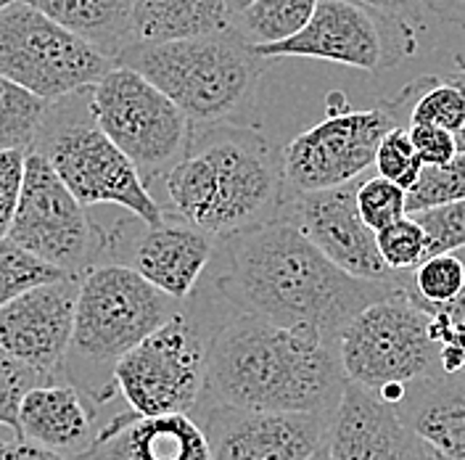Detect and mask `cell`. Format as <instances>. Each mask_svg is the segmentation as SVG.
Returning a JSON list of instances; mask_svg holds the SVG:
<instances>
[{"label":"cell","mask_w":465,"mask_h":460,"mask_svg":"<svg viewBox=\"0 0 465 460\" xmlns=\"http://www.w3.org/2000/svg\"><path fill=\"white\" fill-rule=\"evenodd\" d=\"M209 286L231 313L312 328L339 339L351 317L386 299L400 286L360 281L336 267L286 220H272L217 241Z\"/></svg>","instance_id":"obj_1"},{"label":"cell","mask_w":465,"mask_h":460,"mask_svg":"<svg viewBox=\"0 0 465 460\" xmlns=\"http://www.w3.org/2000/svg\"><path fill=\"white\" fill-rule=\"evenodd\" d=\"M347 384L339 339L231 313L209 346L203 400L333 418Z\"/></svg>","instance_id":"obj_2"},{"label":"cell","mask_w":465,"mask_h":460,"mask_svg":"<svg viewBox=\"0 0 465 460\" xmlns=\"http://www.w3.org/2000/svg\"><path fill=\"white\" fill-rule=\"evenodd\" d=\"M162 212L228 238L281 217L289 196L283 151L252 125H202L191 130L183 159L159 180Z\"/></svg>","instance_id":"obj_3"},{"label":"cell","mask_w":465,"mask_h":460,"mask_svg":"<svg viewBox=\"0 0 465 460\" xmlns=\"http://www.w3.org/2000/svg\"><path fill=\"white\" fill-rule=\"evenodd\" d=\"M180 305L122 265H95L80 275L64 381L90 403L101 429L122 413L114 386L116 365L159 331Z\"/></svg>","instance_id":"obj_4"},{"label":"cell","mask_w":465,"mask_h":460,"mask_svg":"<svg viewBox=\"0 0 465 460\" xmlns=\"http://www.w3.org/2000/svg\"><path fill=\"white\" fill-rule=\"evenodd\" d=\"M116 66L143 75L191 125L202 127L246 125L241 119L254 112L264 58L231 27L174 43L133 45L116 58Z\"/></svg>","instance_id":"obj_5"},{"label":"cell","mask_w":465,"mask_h":460,"mask_svg":"<svg viewBox=\"0 0 465 460\" xmlns=\"http://www.w3.org/2000/svg\"><path fill=\"white\" fill-rule=\"evenodd\" d=\"M228 315V305L203 281L159 331L116 365L122 405L135 415H193L206 389L209 346Z\"/></svg>","instance_id":"obj_6"},{"label":"cell","mask_w":465,"mask_h":460,"mask_svg":"<svg viewBox=\"0 0 465 460\" xmlns=\"http://www.w3.org/2000/svg\"><path fill=\"white\" fill-rule=\"evenodd\" d=\"M32 151L48 159L85 209L112 204L145 225L164 223V212L135 165L98 127L90 109V87L51 104Z\"/></svg>","instance_id":"obj_7"},{"label":"cell","mask_w":465,"mask_h":460,"mask_svg":"<svg viewBox=\"0 0 465 460\" xmlns=\"http://www.w3.org/2000/svg\"><path fill=\"white\" fill-rule=\"evenodd\" d=\"M339 357L349 384L389 405L400 403L410 384L444 375L434 315L402 286L349 320L339 334Z\"/></svg>","instance_id":"obj_8"},{"label":"cell","mask_w":465,"mask_h":460,"mask_svg":"<svg viewBox=\"0 0 465 460\" xmlns=\"http://www.w3.org/2000/svg\"><path fill=\"white\" fill-rule=\"evenodd\" d=\"M90 109L104 135L135 165L148 191L183 159L193 125L143 75L114 66L90 87Z\"/></svg>","instance_id":"obj_9"},{"label":"cell","mask_w":465,"mask_h":460,"mask_svg":"<svg viewBox=\"0 0 465 460\" xmlns=\"http://www.w3.org/2000/svg\"><path fill=\"white\" fill-rule=\"evenodd\" d=\"M116 64L25 0L0 11V77L45 104L98 85Z\"/></svg>","instance_id":"obj_10"},{"label":"cell","mask_w":465,"mask_h":460,"mask_svg":"<svg viewBox=\"0 0 465 460\" xmlns=\"http://www.w3.org/2000/svg\"><path fill=\"white\" fill-rule=\"evenodd\" d=\"M405 127L391 101L373 109H349L341 93L328 95V116L299 133L283 148V175L289 194H315L360 180L376 165L381 141Z\"/></svg>","instance_id":"obj_11"},{"label":"cell","mask_w":465,"mask_h":460,"mask_svg":"<svg viewBox=\"0 0 465 460\" xmlns=\"http://www.w3.org/2000/svg\"><path fill=\"white\" fill-rule=\"evenodd\" d=\"M8 241L77 278L104 259V230L90 220L48 159L32 148Z\"/></svg>","instance_id":"obj_12"},{"label":"cell","mask_w":465,"mask_h":460,"mask_svg":"<svg viewBox=\"0 0 465 460\" xmlns=\"http://www.w3.org/2000/svg\"><path fill=\"white\" fill-rule=\"evenodd\" d=\"M252 48L260 58H320L381 75L418 51V35L402 19L354 0H320L310 25L299 35Z\"/></svg>","instance_id":"obj_13"},{"label":"cell","mask_w":465,"mask_h":460,"mask_svg":"<svg viewBox=\"0 0 465 460\" xmlns=\"http://www.w3.org/2000/svg\"><path fill=\"white\" fill-rule=\"evenodd\" d=\"M214 255L217 238L177 217L164 215L162 225H145L130 217L104 230L101 265L130 267L174 302H185L202 286Z\"/></svg>","instance_id":"obj_14"},{"label":"cell","mask_w":465,"mask_h":460,"mask_svg":"<svg viewBox=\"0 0 465 460\" xmlns=\"http://www.w3.org/2000/svg\"><path fill=\"white\" fill-rule=\"evenodd\" d=\"M212 460H310L328 442L331 415L260 413L231 405L196 407Z\"/></svg>","instance_id":"obj_15"},{"label":"cell","mask_w":465,"mask_h":460,"mask_svg":"<svg viewBox=\"0 0 465 460\" xmlns=\"http://www.w3.org/2000/svg\"><path fill=\"white\" fill-rule=\"evenodd\" d=\"M360 183L362 180H351L347 185L315 194H289L281 220L291 223L349 275L373 284H394L397 275L378 255L376 233L357 212Z\"/></svg>","instance_id":"obj_16"},{"label":"cell","mask_w":465,"mask_h":460,"mask_svg":"<svg viewBox=\"0 0 465 460\" xmlns=\"http://www.w3.org/2000/svg\"><path fill=\"white\" fill-rule=\"evenodd\" d=\"M77 294L80 278L66 275L56 284L32 288L0 310V346L48 384L64 381Z\"/></svg>","instance_id":"obj_17"},{"label":"cell","mask_w":465,"mask_h":460,"mask_svg":"<svg viewBox=\"0 0 465 460\" xmlns=\"http://www.w3.org/2000/svg\"><path fill=\"white\" fill-rule=\"evenodd\" d=\"M331 460H441L405 426L397 407L347 384L328 432Z\"/></svg>","instance_id":"obj_18"},{"label":"cell","mask_w":465,"mask_h":460,"mask_svg":"<svg viewBox=\"0 0 465 460\" xmlns=\"http://www.w3.org/2000/svg\"><path fill=\"white\" fill-rule=\"evenodd\" d=\"M19 434L66 460L80 458L98 445L101 421L85 397L66 381L32 389L19 410Z\"/></svg>","instance_id":"obj_19"},{"label":"cell","mask_w":465,"mask_h":460,"mask_svg":"<svg viewBox=\"0 0 465 460\" xmlns=\"http://www.w3.org/2000/svg\"><path fill=\"white\" fill-rule=\"evenodd\" d=\"M98 447L109 460H212L193 415H135L122 410L101 429Z\"/></svg>","instance_id":"obj_20"},{"label":"cell","mask_w":465,"mask_h":460,"mask_svg":"<svg viewBox=\"0 0 465 460\" xmlns=\"http://www.w3.org/2000/svg\"><path fill=\"white\" fill-rule=\"evenodd\" d=\"M394 407L436 458L465 460V374L420 378Z\"/></svg>","instance_id":"obj_21"},{"label":"cell","mask_w":465,"mask_h":460,"mask_svg":"<svg viewBox=\"0 0 465 460\" xmlns=\"http://www.w3.org/2000/svg\"><path fill=\"white\" fill-rule=\"evenodd\" d=\"M51 22L83 37L101 56L116 58L133 48L135 0H25Z\"/></svg>","instance_id":"obj_22"},{"label":"cell","mask_w":465,"mask_h":460,"mask_svg":"<svg viewBox=\"0 0 465 460\" xmlns=\"http://www.w3.org/2000/svg\"><path fill=\"white\" fill-rule=\"evenodd\" d=\"M232 27L225 0H135L133 45H159Z\"/></svg>","instance_id":"obj_23"},{"label":"cell","mask_w":465,"mask_h":460,"mask_svg":"<svg viewBox=\"0 0 465 460\" xmlns=\"http://www.w3.org/2000/svg\"><path fill=\"white\" fill-rule=\"evenodd\" d=\"M320 0H254L232 16V29L252 45H275L291 40L310 25Z\"/></svg>","instance_id":"obj_24"},{"label":"cell","mask_w":465,"mask_h":460,"mask_svg":"<svg viewBox=\"0 0 465 460\" xmlns=\"http://www.w3.org/2000/svg\"><path fill=\"white\" fill-rule=\"evenodd\" d=\"M400 286L407 296L423 307L426 313H441L444 307H450L465 286V255L452 252V255H436L429 257L420 267H415L412 273L400 275Z\"/></svg>","instance_id":"obj_25"},{"label":"cell","mask_w":465,"mask_h":460,"mask_svg":"<svg viewBox=\"0 0 465 460\" xmlns=\"http://www.w3.org/2000/svg\"><path fill=\"white\" fill-rule=\"evenodd\" d=\"M48 109L51 104H45L43 98L0 77V151H29L48 116Z\"/></svg>","instance_id":"obj_26"},{"label":"cell","mask_w":465,"mask_h":460,"mask_svg":"<svg viewBox=\"0 0 465 460\" xmlns=\"http://www.w3.org/2000/svg\"><path fill=\"white\" fill-rule=\"evenodd\" d=\"M61 278H66V273L43 259L32 257L14 241L0 238V310L32 288L56 284Z\"/></svg>","instance_id":"obj_27"},{"label":"cell","mask_w":465,"mask_h":460,"mask_svg":"<svg viewBox=\"0 0 465 460\" xmlns=\"http://www.w3.org/2000/svg\"><path fill=\"white\" fill-rule=\"evenodd\" d=\"M455 202H465V154H458L444 167H423L418 183L407 191V215Z\"/></svg>","instance_id":"obj_28"},{"label":"cell","mask_w":465,"mask_h":460,"mask_svg":"<svg viewBox=\"0 0 465 460\" xmlns=\"http://www.w3.org/2000/svg\"><path fill=\"white\" fill-rule=\"evenodd\" d=\"M376 244L383 265L394 275L412 273L415 267H420L429 259V235L410 215L405 220L376 233Z\"/></svg>","instance_id":"obj_29"},{"label":"cell","mask_w":465,"mask_h":460,"mask_svg":"<svg viewBox=\"0 0 465 460\" xmlns=\"http://www.w3.org/2000/svg\"><path fill=\"white\" fill-rule=\"evenodd\" d=\"M357 212L368 228L381 233L407 217V191L373 175L357 188Z\"/></svg>","instance_id":"obj_30"},{"label":"cell","mask_w":465,"mask_h":460,"mask_svg":"<svg viewBox=\"0 0 465 460\" xmlns=\"http://www.w3.org/2000/svg\"><path fill=\"white\" fill-rule=\"evenodd\" d=\"M48 384L37 371L19 363L14 355H8L0 346V429H5L14 436L19 434V410L32 389Z\"/></svg>","instance_id":"obj_31"},{"label":"cell","mask_w":465,"mask_h":460,"mask_svg":"<svg viewBox=\"0 0 465 460\" xmlns=\"http://www.w3.org/2000/svg\"><path fill=\"white\" fill-rule=\"evenodd\" d=\"M373 167H376L378 177L400 185L402 191H410L418 183V177L423 173V162H420L415 145L410 141L407 127H394L381 141Z\"/></svg>","instance_id":"obj_32"},{"label":"cell","mask_w":465,"mask_h":460,"mask_svg":"<svg viewBox=\"0 0 465 460\" xmlns=\"http://www.w3.org/2000/svg\"><path fill=\"white\" fill-rule=\"evenodd\" d=\"M429 235V257L465 249V202L410 215Z\"/></svg>","instance_id":"obj_33"},{"label":"cell","mask_w":465,"mask_h":460,"mask_svg":"<svg viewBox=\"0 0 465 460\" xmlns=\"http://www.w3.org/2000/svg\"><path fill=\"white\" fill-rule=\"evenodd\" d=\"M27 154L29 151L25 148L0 151V238H8V230L19 206Z\"/></svg>","instance_id":"obj_34"},{"label":"cell","mask_w":465,"mask_h":460,"mask_svg":"<svg viewBox=\"0 0 465 460\" xmlns=\"http://www.w3.org/2000/svg\"><path fill=\"white\" fill-rule=\"evenodd\" d=\"M410 141L415 145L423 167H444L450 165L460 151H458V141L452 133L441 130V127H431V125H410L407 127Z\"/></svg>","instance_id":"obj_35"},{"label":"cell","mask_w":465,"mask_h":460,"mask_svg":"<svg viewBox=\"0 0 465 460\" xmlns=\"http://www.w3.org/2000/svg\"><path fill=\"white\" fill-rule=\"evenodd\" d=\"M0 460H66L48 447L27 442L25 436H0Z\"/></svg>","instance_id":"obj_36"},{"label":"cell","mask_w":465,"mask_h":460,"mask_svg":"<svg viewBox=\"0 0 465 460\" xmlns=\"http://www.w3.org/2000/svg\"><path fill=\"white\" fill-rule=\"evenodd\" d=\"M354 3L376 8L381 14H389V16H397L402 22H420L423 14L429 11L426 0H354Z\"/></svg>","instance_id":"obj_37"},{"label":"cell","mask_w":465,"mask_h":460,"mask_svg":"<svg viewBox=\"0 0 465 460\" xmlns=\"http://www.w3.org/2000/svg\"><path fill=\"white\" fill-rule=\"evenodd\" d=\"M426 8L436 19L465 29V0H426Z\"/></svg>","instance_id":"obj_38"},{"label":"cell","mask_w":465,"mask_h":460,"mask_svg":"<svg viewBox=\"0 0 465 460\" xmlns=\"http://www.w3.org/2000/svg\"><path fill=\"white\" fill-rule=\"evenodd\" d=\"M450 77L458 83V87L463 90V95H465V51L455 54V72H452ZM455 141H458V151H460V154H465V122H463V127L455 133Z\"/></svg>","instance_id":"obj_39"},{"label":"cell","mask_w":465,"mask_h":460,"mask_svg":"<svg viewBox=\"0 0 465 460\" xmlns=\"http://www.w3.org/2000/svg\"><path fill=\"white\" fill-rule=\"evenodd\" d=\"M225 3H228V8H231L232 16H238V14H241V11H246L254 0H225Z\"/></svg>","instance_id":"obj_40"},{"label":"cell","mask_w":465,"mask_h":460,"mask_svg":"<svg viewBox=\"0 0 465 460\" xmlns=\"http://www.w3.org/2000/svg\"><path fill=\"white\" fill-rule=\"evenodd\" d=\"M74 460H109V458H106V455H104V450H101V447L95 445V447H93L90 453H85V455H80V458H74Z\"/></svg>","instance_id":"obj_41"},{"label":"cell","mask_w":465,"mask_h":460,"mask_svg":"<svg viewBox=\"0 0 465 460\" xmlns=\"http://www.w3.org/2000/svg\"><path fill=\"white\" fill-rule=\"evenodd\" d=\"M310 460H331V447H328V442H325V445H322V447H320L318 453H315Z\"/></svg>","instance_id":"obj_42"},{"label":"cell","mask_w":465,"mask_h":460,"mask_svg":"<svg viewBox=\"0 0 465 460\" xmlns=\"http://www.w3.org/2000/svg\"><path fill=\"white\" fill-rule=\"evenodd\" d=\"M8 3H11V0H0V11H3V8H5Z\"/></svg>","instance_id":"obj_43"}]
</instances>
